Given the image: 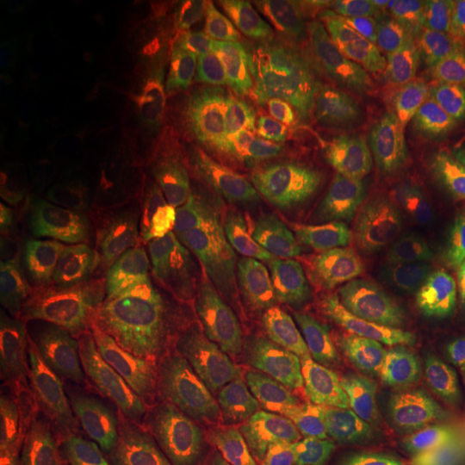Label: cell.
I'll return each instance as SVG.
<instances>
[{
	"mask_svg": "<svg viewBox=\"0 0 465 465\" xmlns=\"http://www.w3.org/2000/svg\"><path fill=\"white\" fill-rule=\"evenodd\" d=\"M261 159L247 266L269 309H276L314 282L328 243L330 119L269 123Z\"/></svg>",
	"mask_w": 465,
	"mask_h": 465,
	"instance_id": "6da1fadb",
	"label": "cell"
},
{
	"mask_svg": "<svg viewBox=\"0 0 465 465\" xmlns=\"http://www.w3.org/2000/svg\"><path fill=\"white\" fill-rule=\"evenodd\" d=\"M453 192L440 173L399 174L367 199L355 224L362 261L438 309L451 282Z\"/></svg>",
	"mask_w": 465,
	"mask_h": 465,
	"instance_id": "7a4b0ae2",
	"label": "cell"
},
{
	"mask_svg": "<svg viewBox=\"0 0 465 465\" xmlns=\"http://www.w3.org/2000/svg\"><path fill=\"white\" fill-rule=\"evenodd\" d=\"M303 311V343L334 403L350 417L364 412L382 388L380 350L343 262L326 269Z\"/></svg>",
	"mask_w": 465,
	"mask_h": 465,
	"instance_id": "3957f363",
	"label": "cell"
},
{
	"mask_svg": "<svg viewBox=\"0 0 465 465\" xmlns=\"http://www.w3.org/2000/svg\"><path fill=\"white\" fill-rule=\"evenodd\" d=\"M63 420L64 465H180L173 432L155 422L80 399L67 403Z\"/></svg>",
	"mask_w": 465,
	"mask_h": 465,
	"instance_id": "277c9868",
	"label": "cell"
},
{
	"mask_svg": "<svg viewBox=\"0 0 465 465\" xmlns=\"http://www.w3.org/2000/svg\"><path fill=\"white\" fill-rule=\"evenodd\" d=\"M351 417L338 409L316 369L302 367L292 381L280 465H340L349 457Z\"/></svg>",
	"mask_w": 465,
	"mask_h": 465,
	"instance_id": "5b68a950",
	"label": "cell"
},
{
	"mask_svg": "<svg viewBox=\"0 0 465 465\" xmlns=\"http://www.w3.org/2000/svg\"><path fill=\"white\" fill-rule=\"evenodd\" d=\"M376 321L386 343L451 399L465 403V340L397 295H382Z\"/></svg>",
	"mask_w": 465,
	"mask_h": 465,
	"instance_id": "8992f818",
	"label": "cell"
},
{
	"mask_svg": "<svg viewBox=\"0 0 465 465\" xmlns=\"http://www.w3.org/2000/svg\"><path fill=\"white\" fill-rule=\"evenodd\" d=\"M393 111L343 90L338 142L331 157L332 192L372 182L381 171L393 140Z\"/></svg>",
	"mask_w": 465,
	"mask_h": 465,
	"instance_id": "52a82bcc",
	"label": "cell"
},
{
	"mask_svg": "<svg viewBox=\"0 0 465 465\" xmlns=\"http://www.w3.org/2000/svg\"><path fill=\"white\" fill-rule=\"evenodd\" d=\"M438 419L391 388L382 386L364 412L351 417L350 465H371L411 445Z\"/></svg>",
	"mask_w": 465,
	"mask_h": 465,
	"instance_id": "ba28073f",
	"label": "cell"
},
{
	"mask_svg": "<svg viewBox=\"0 0 465 465\" xmlns=\"http://www.w3.org/2000/svg\"><path fill=\"white\" fill-rule=\"evenodd\" d=\"M390 161L428 173L455 169L449 134L426 102L397 113Z\"/></svg>",
	"mask_w": 465,
	"mask_h": 465,
	"instance_id": "9c48e42d",
	"label": "cell"
},
{
	"mask_svg": "<svg viewBox=\"0 0 465 465\" xmlns=\"http://www.w3.org/2000/svg\"><path fill=\"white\" fill-rule=\"evenodd\" d=\"M411 64L428 82L465 84V47L420 2L412 11Z\"/></svg>",
	"mask_w": 465,
	"mask_h": 465,
	"instance_id": "30bf717a",
	"label": "cell"
},
{
	"mask_svg": "<svg viewBox=\"0 0 465 465\" xmlns=\"http://www.w3.org/2000/svg\"><path fill=\"white\" fill-rule=\"evenodd\" d=\"M414 2H366L349 26V54L357 66L378 63L382 52L393 47L412 25Z\"/></svg>",
	"mask_w": 465,
	"mask_h": 465,
	"instance_id": "8fae6325",
	"label": "cell"
},
{
	"mask_svg": "<svg viewBox=\"0 0 465 465\" xmlns=\"http://www.w3.org/2000/svg\"><path fill=\"white\" fill-rule=\"evenodd\" d=\"M343 90L400 113L424 104L426 80L412 64L371 63L353 67Z\"/></svg>",
	"mask_w": 465,
	"mask_h": 465,
	"instance_id": "7c38bea8",
	"label": "cell"
},
{
	"mask_svg": "<svg viewBox=\"0 0 465 465\" xmlns=\"http://www.w3.org/2000/svg\"><path fill=\"white\" fill-rule=\"evenodd\" d=\"M197 465H278L274 432L264 424H249L223 436Z\"/></svg>",
	"mask_w": 465,
	"mask_h": 465,
	"instance_id": "4fadbf2b",
	"label": "cell"
},
{
	"mask_svg": "<svg viewBox=\"0 0 465 465\" xmlns=\"http://www.w3.org/2000/svg\"><path fill=\"white\" fill-rule=\"evenodd\" d=\"M424 102L441 119L449 134L453 164L465 180V84H436L426 80Z\"/></svg>",
	"mask_w": 465,
	"mask_h": 465,
	"instance_id": "5bb4252c",
	"label": "cell"
},
{
	"mask_svg": "<svg viewBox=\"0 0 465 465\" xmlns=\"http://www.w3.org/2000/svg\"><path fill=\"white\" fill-rule=\"evenodd\" d=\"M371 465H450L438 420L399 453Z\"/></svg>",
	"mask_w": 465,
	"mask_h": 465,
	"instance_id": "9a60e30c",
	"label": "cell"
},
{
	"mask_svg": "<svg viewBox=\"0 0 465 465\" xmlns=\"http://www.w3.org/2000/svg\"><path fill=\"white\" fill-rule=\"evenodd\" d=\"M28 432L26 424L21 417L9 411L7 407L0 409V459L2 464L15 462L17 457L26 450Z\"/></svg>",
	"mask_w": 465,
	"mask_h": 465,
	"instance_id": "2e32d148",
	"label": "cell"
},
{
	"mask_svg": "<svg viewBox=\"0 0 465 465\" xmlns=\"http://www.w3.org/2000/svg\"><path fill=\"white\" fill-rule=\"evenodd\" d=\"M451 276L465 271V190L457 188L451 200Z\"/></svg>",
	"mask_w": 465,
	"mask_h": 465,
	"instance_id": "e0dca14e",
	"label": "cell"
},
{
	"mask_svg": "<svg viewBox=\"0 0 465 465\" xmlns=\"http://www.w3.org/2000/svg\"><path fill=\"white\" fill-rule=\"evenodd\" d=\"M450 465H465V420H460L450 436L449 450Z\"/></svg>",
	"mask_w": 465,
	"mask_h": 465,
	"instance_id": "ac0fdd59",
	"label": "cell"
},
{
	"mask_svg": "<svg viewBox=\"0 0 465 465\" xmlns=\"http://www.w3.org/2000/svg\"><path fill=\"white\" fill-rule=\"evenodd\" d=\"M438 5L465 42V0H447Z\"/></svg>",
	"mask_w": 465,
	"mask_h": 465,
	"instance_id": "d6986e66",
	"label": "cell"
},
{
	"mask_svg": "<svg viewBox=\"0 0 465 465\" xmlns=\"http://www.w3.org/2000/svg\"><path fill=\"white\" fill-rule=\"evenodd\" d=\"M340 465H347V464H345V462H343V464H340Z\"/></svg>",
	"mask_w": 465,
	"mask_h": 465,
	"instance_id": "ffe728a7",
	"label": "cell"
}]
</instances>
